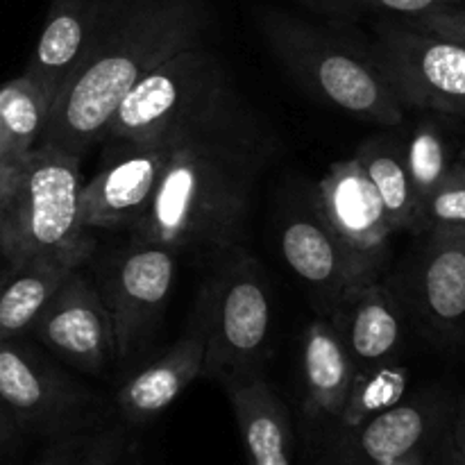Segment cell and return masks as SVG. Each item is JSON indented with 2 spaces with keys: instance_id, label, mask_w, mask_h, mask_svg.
Masks as SVG:
<instances>
[{
  "instance_id": "9",
  "label": "cell",
  "mask_w": 465,
  "mask_h": 465,
  "mask_svg": "<svg viewBox=\"0 0 465 465\" xmlns=\"http://www.w3.org/2000/svg\"><path fill=\"white\" fill-rule=\"evenodd\" d=\"M177 275L175 250L134 241L109 268L100 291L116 339V361H132L148 343L173 293Z\"/></svg>"
},
{
  "instance_id": "1",
  "label": "cell",
  "mask_w": 465,
  "mask_h": 465,
  "mask_svg": "<svg viewBox=\"0 0 465 465\" xmlns=\"http://www.w3.org/2000/svg\"><path fill=\"white\" fill-rule=\"evenodd\" d=\"M173 153L134 241L227 250L248 216L271 141L230 89L173 132Z\"/></svg>"
},
{
  "instance_id": "7",
  "label": "cell",
  "mask_w": 465,
  "mask_h": 465,
  "mask_svg": "<svg viewBox=\"0 0 465 465\" xmlns=\"http://www.w3.org/2000/svg\"><path fill=\"white\" fill-rule=\"evenodd\" d=\"M234 250L209 284V336L203 377L221 384L257 371L266 354L272 321L262 266L254 257Z\"/></svg>"
},
{
  "instance_id": "36",
  "label": "cell",
  "mask_w": 465,
  "mask_h": 465,
  "mask_svg": "<svg viewBox=\"0 0 465 465\" xmlns=\"http://www.w3.org/2000/svg\"><path fill=\"white\" fill-rule=\"evenodd\" d=\"M121 465H123V463H121Z\"/></svg>"
},
{
  "instance_id": "25",
  "label": "cell",
  "mask_w": 465,
  "mask_h": 465,
  "mask_svg": "<svg viewBox=\"0 0 465 465\" xmlns=\"http://www.w3.org/2000/svg\"><path fill=\"white\" fill-rule=\"evenodd\" d=\"M402 153L413 191H416L422 221L425 203L443 184V180L448 177L450 168L454 163L448 136H445L443 127L434 118H420L411 134H409V141L402 145Z\"/></svg>"
},
{
  "instance_id": "32",
  "label": "cell",
  "mask_w": 465,
  "mask_h": 465,
  "mask_svg": "<svg viewBox=\"0 0 465 465\" xmlns=\"http://www.w3.org/2000/svg\"><path fill=\"white\" fill-rule=\"evenodd\" d=\"M7 150H12V145H9V141H7V136H5V132L0 130V154H5V153H7Z\"/></svg>"
},
{
  "instance_id": "23",
  "label": "cell",
  "mask_w": 465,
  "mask_h": 465,
  "mask_svg": "<svg viewBox=\"0 0 465 465\" xmlns=\"http://www.w3.org/2000/svg\"><path fill=\"white\" fill-rule=\"evenodd\" d=\"M130 450L127 425L114 416L89 430L54 439L36 465H121Z\"/></svg>"
},
{
  "instance_id": "12",
  "label": "cell",
  "mask_w": 465,
  "mask_h": 465,
  "mask_svg": "<svg viewBox=\"0 0 465 465\" xmlns=\"http://www.w3.org/2000/svg\"><path fill=\"white\" fill-rule=\"evenodd\" d=\"M316 212L366 277H375L393 234L380 193L357 159L334 163L316 186Z\"/></svg>"
},
{
  "instance_id": "10",
  "label": "cell",
  "mask_w": 465,
  "mask_h": 465,
  "mask_svg": "<svg viewBox=\"0 0 465 465\" xmlns=\"http://www.w3.org/2000/svg\"><path fill=\"white\" fill-rule=\"evenodd\" d=\"M121 143L116 157L82 184L80 221L86 232L139 225L157 193L175 139L171 132L139 143Z\"/></svg>"
},
{
  "instance_id": "31",
  "label": "cell",
  "mask_w": 465,
  "mask_h": 465,
  "mask_svg": "<svg viewBox=\"0 0 465 465\" xmlns=\"http://www.w3.org/2000/svg\"><path fill=\"white\" fill-rule=\"evenodd\" d=\"M454 448H457L459 463L465 465V407H463L461 416H459L457 430H454Z\"/></svg>"
},
{
  "instance_id": "6",
  "label": "cell",
  "mask_w": 465,
  "mask_h": 465,
  "mask_svg": "<svg viewBox=\"0 0 465 465\" xmlns=\"http://www.w3.org/2000/svg\"><path fill=\"white\" fill-rule=\"evenodd\" d=\"M227 89L221 62L200 41L163 59L127 91L103 141L139 143L171 134Z\"/></svg>"
},
{
  "instance_id": "35",
  "label": "cell",
  "mask_w": 465,
  "mask_h": 465,
  "mask_svg": "<svg viewBox=\"0 0 465 465\" xmlns=\"http://www.w3.org/2000/svg\"><path fill=\"white\" fill-rule=\"evenodd\" d=\"M0 465H12V463H5V461H0Z\"/></svg>"
},
{
  "instance_id": "33",
  "label": "cell",
  "mask_w": 465,
  "mask_h": 465,
  "mask_svg": "<svg viewBox=\"0 0 465 465\" xmlns=\"http://www.w3.org/2000/svg\"><path fill=\"white\" fill-rule=\"evenodd\" d=\"M130 465H143V461H141V457H136V454H132Z\"/></svg>"
},
{
  "instance_id": "24",
  "label": "cell",
  "mask_w": 465,
  "mask_h": 465,
  "mask_svg": "<svg viewBox=\"0 0 465 465\" xmlns=\"http://www.w3.org/2000/svg\"><path fill=\"white\" fill-rule=\"evenodd\" d=\"M48 114V100L25 75L0 84V130L7 136L12 150L27 153L41 145Z\"/></svg>"
},
{
  "instance_id": "18",
  "label": "cell",
  "mask_w": 465,
  "mask_h": 465,
  "mask_svg": "<svg viewBox=\"0 0 465 465\" xmlns=\"http://www.w3.org/2000/svg\"><path fill=\"white\" fill-rule=\"evenodd\" d=\"M282 252L300 280L316 289L331 291L339 298L352 286L372 282L318 213L286 223L282 230Z\"/></svg>"
},
{
  "instance_id": "28",
  "label": "cell",
  "mask_w": 465,
  "mask_h": 465,
  "mask_svg": "<svg viewBox=\"0 0 465 465\" xmlns=\"http://www.w3.org/2000/svg\"><path fill=\"white\" fill-rule=\"evenodd\" d=\"M348 5H359V7L375 9V12L400 14L404 18H418L425 14L436 12V9L454 7L463 5L465 0H343Z\"/></svg>"
},
{
  "instance_id": "14",
  "label": "cell",
  "mask_w": 465,
  "mask_h": 465,
  "mask_svg": "<svg viewBox=\"0 0 465 465\" xmlns=\"http://www.w3.org/2000/svg\"><path fill=\"white\" fill-rule=\"evenodd\" d=\"M248 465H293V427L289 409L259 371L223 381Z\"/></svg>"
},
{
  "instance_id": "11",
  "label": "cell",
  "mask_w": 465,
  "mask_h": 465,
  "mask_svg": "<svg viewBox=\"0 0 465 465\" xmlns=\"http://www.w3.org/2000/svg\"><path fill=\"white\" fill-rule=\"evenodd\" d=\"M32 331L50 352L86 375H103L116 361L109 309L80 268L54 291Z\"/></svg>"
},
{
  "instance_id": "27",
  "label": "cell",
  "mask_w": 465,
  "mask_h": 465,
  "mask_svg": "<svg viewBox=\"0 0 465 465\" xmlns=\"http://www.w3.org/2000/svg\"><path fill=\"white\" fill-rule=\"evenodd\" d=\"M431 227L465 230V162L459 157L422 209V232Z\"/></svg>"
},
{
  "instance_id": "21",
  "label": "cell",
  "mask_w": 465,
  "mask_h": 465,
  "mask_svg": "<svg viewBox=\"0 0 465 465\" xmlns=\"http://www.w3.org/2000/svg\"><path fill=\"white\" fill-rule=\"evenodd\" d=\"M430 431V413L420 404H395L345 431L341 465H400L407 461Z\"/></svg>"
},
{
  "instance_id": "3",
  "label": "cell",
  "mask_w": 465,
  "mask_h": 465,
  "mask_svg": "<svg viewBox=\"0 0 465 465\" xmlns=\"http://www.w3.org/2000/svg\"><path fill=\"white\" fill-rule=\"evenodd\" d=\"M82 157L41 143L27 154L18 184L0 200V259L39 257L86 262L94 241L80 221Z\"/></svg>"
},
{
  "instance_id": "17",
  "label": "cell",
  "mask_w": 465,
  "mask_h": 465,
  "mask_svg": "<svg viewBox=\"0 0 465 465\" xmlns=\"http://www.w3.org/2000/svg\"><path fill=\"white\" fill-rule=\"evenodd\" d=\"M354 368L352 357L334 322L316 318L309 325L302 341V380L304 411L318 425L339 422L345 402L352 391Z\"/></svg>"
},
{
  "instance_id": "2",
  "label": "cell",
  "mask_w": 465,
  "mask_h": 465,
  "mask_svg": "<svg viewBox=\"0 0 465 465\" xmlns=\"http://www.w3.org/2000/svg\"><path fill=\"white\" fill-rule=\"evenodd\" d=\"M204 0H94L89 44L48 114L41 143L84 157L127 91L171 54L203 41Z\"/></svg>"
},
{
  "instance_id": "15",
  "label": "cell",
  "mask_w": 465,
  "mask_h": 465,
  "mask_svg": "<svg viewBox=\"0 0 465 465\" xmlns=\"http://www.w3.org/2000/svg\"><path fill=\"white\" fill-rule=\"evenodd\" d=\"M331 322L357 371L381 366L402 345V313L393 295L377 282L345 291Z\"/></svg>"
},
{
  "instance_id": "34",
  "label": "cell",
  "mask_w": 465,
  "mask_h": 465,
  "mask_svg": "<svg viewBox=\"0 0 465 465\" xmlns=\"http://www.w3.org/2000/svg\"><path fill=\"white\" fill-rule=\"evenodd\" d=\"M459 159H461V162H465V148H463V153L459 154Z\"/></svg>"
},
{
  "instance_id": "20",
  "label": "cell",
  "mask_w": 465,
  "mask_h": 465,
  "mask_svg": "<svg viewBox=\"0 0 465 465\" xmlns=\"http://www.w3.org/2000/svg\"><path fill=\"white\" fill-rule=\"evenodd\" d=\"M82 266L80 259L39 257L0 271V341L30 331L54 291Z\"/></svg>"
},
{
  "instance_id": "22",
  "label": "cell",
  "mask_w": 465,
  "mask_h": 465,
  "mask_svg": "<svg viewBox=\"0 0 465 465\" xmlns=\"http://www.w3.org/2000/svg\"><path fill=\"white\" fill-rule=\"evenodd\" d=\"M380 193L393 232H422L420 207L404 163L402 145L393 139H371L354 154Z\"/></svg>"
},
{
  "instance_id": "16",
  "label": "cell",
  "mask_w": 465,
  "mask_h": 465,
  "mask_svg": "<svg viewBox=\"0 0 465 465\" xmlns=\"http://www.w3.org/2000/svg\"><path fill=\"white\" fill-rule=\"evenodd\" d=\"M91 23L94 0H50L39 41L23 73L39 86L50 107L84 54Z\"/></svg>"
},
{
  "instance_id": "19",
  "label": "cell",
  "mask_w": 465,
  "mask_h": 465,
  "mask_svg": "<svg viewBox=\"0 0 465 465\" xmlns=\"http://www.w3.org/2000/svg\"><path fill=\"white\" fill-rule=\"evenodd\" d=\"M420 262V304L440 331L465 325V230L431 227Z\"/></svg>"
},
{
  "instance_id": "29",
  "label": "cell",
  "mask_w": 465,
  "mask_h": 465,
  "mask_svg": "<svg viewBox=\"0 0 465 465\" xmlns=\"http://www.w3.org/2000/svg\"><path fill=\"white\" fill-rule=\"evenodd\" d=\"M407 21L413 23V25L425 27V30L452 36V39H459L465 44V3L454 5V7L436 9V12L425 14V16L407 18Z\"/></svg>"
},
{
  "instance_id": "26",
  "label": "cell",
  "mask_w": 465,
  "mask_h": 465,
  "mask_svg": "<svg viewBox=\"0 0 465 465\" xmlns=\"http://www.w3.org/2000/svg\"><path fill=\"white\" fill-rule=\"evenodd\" d=\"M404 389H407V371L402 368L381 363V366L357 371L350 398L336 425L343 434L357 430L368 418L395 407L402 400Z\"/></svg>"
},
{
  "instance_id": "8",
  "label": "cell",
  "mask_w": 465,
  "mask_h": 465,
  "mask_svg": "<svg viewBox=\"0 0 465 465\" xmlns=\"http://www.w3.org/2000/svg\"><path fill=\"white\" fill-rule=\"evenodd\" d=\"M372 59L402 107L465 116L463 41L409 21H384Z\"/></svg>"
},
{
  "instance_id": "30",
  "label": "cell",
  "mask_w": 465,
  "mask_h": 465,
  "mask_svg": "<svg viewBox=\"0 0 465 465\" xmlns=\"http://www.w3.org/2000/svg\"><path fill=\"white\" fill-rule=\"evenodd\" d=\"M18 434H23V431L18 430L14 418L9 416V411L3 407V402H0V457L7 452V448L18 439Z\"/></svg>"
},
{
  "instance_id": "5",
  "label": "cell",
  "mask_w": 465,
  "mask_h": 465,
  "mask_svg": "<svg viewBox=\"0 0 465 465\" xmlns=\"http://www.w3.org/2000/svg\"><path fill=\"white\" fill-rule=\"evenodd\" d=\"M0 402L18 430L50 440L116 416L98 393L68 377L23 336L0 341Z\"/></svg>"
},
{
  "instance_id": "13",
  "label": "cell",
  "mask_w": 465,
  "mask_h": 465,
  "mask_svg": "<svg viewBox=\"0 0 465 465\" xmlns=\"http://www.w3.org/2000/svg\"><path fill=\"white\" fill-rule=\"evenodd\" d=\"M209 336V284L200 293L189 327L173 348L141 368L116 391L114 407L125 425H145L162 416L193 380L203 375Z\"/></svg>"
},
{
  "instance_id": "4",
  "label": "cell",
  "mask_w": 465,
  "mask_h": 465,
  "mask_svg": "<svg viewBox=\"0 0 465 465\" xmlns=\"http://www.w3.org/2000/svg\"><path fill=\"white\" fill-rule=\"evenodd\" d=\"M263 35L277 57L334 107L377 125H400L404 107L372 57L286 14H268Z\"/></svg>"
}]
</instances>
